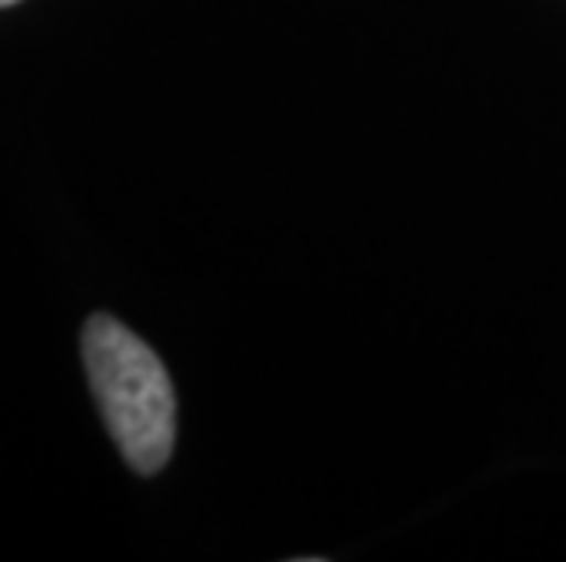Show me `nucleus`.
<instances>
[{"instance_id": "1", "label": "nucleus", "mask_w": 566, "mask_h": 562, "mask_svg": "<svg viewBox=\"0 0 566 562\" xmlns=\"http://www.w3.org/2000/svg\"><path fill=\"white\" fill-rule=\"evenodd\" d=\"M81 347L95 402L128 468L158 475L176 442V391L161 358L111 315L88 318Z\"/></svg>"}, {"instance_id": "2", "label": "nucleus", "mask_w": 566, "mask_h": 562, "mask_svg": "<svg viewBox=\"0 0 566 562\" xmlns=\"http://www.w3.org/2000/svg\"><path fill=\"white\" fill-rule=\"evenodd\" d=\"M8 4H19V0H0V8H8Z\"/></svg>"}]
</instances>
